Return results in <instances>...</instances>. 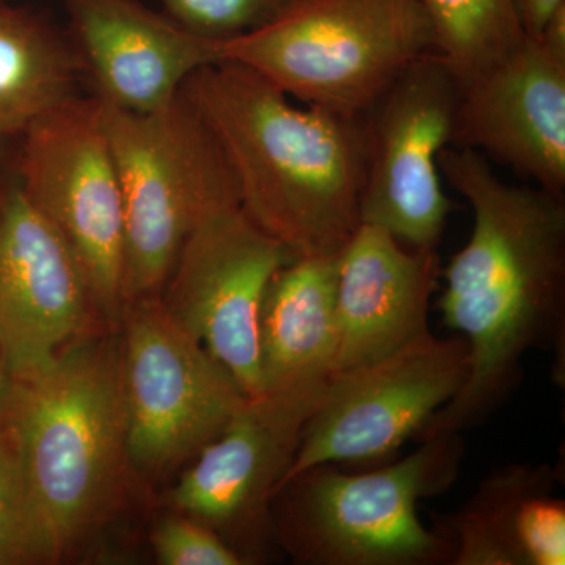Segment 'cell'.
<instances>
[{
  "instance_id": "6da1fadb",
  "label": "cell",
  "mask_w": 565,
  "mask_h": 565,
  "mask_svg": "<svg viewBox=\"0 0 565 565\" xmlns=\"http://www.w3.org/2000/svg\"><path fill=\"white\" fill-rule=\"evenodd\" d=\"M438 169L473 210V232L441 273L438 300L445 326L467 343L468 375L419 440L478 426L519 385L526 353L564 351V200L504 182L473 150L444 148Z\"/></svg>"
},
{
  "instance_id": "7a4b0ae2",
  "label": "cell",
  "mask_w": 565,
  "mask_h": 565,
  "mask_svg": "<svg viewBox=\"0 0 565 565\" xmlns=\"http://www.w3.org/2000/svg\"><path fill=\"white\" fill-rule=\"evenodd\" d=\"M182 93L222 145L245 215L294 258L341 255L362 225L363 118L300 109L226 61L196 71Z\"/></svg>"
},
{
  "instance_id": "3957f363",
  "label": "cell",
  "mask_w": 565,
  "mask_h": 565,
  "mask_svg": "<svg viewBox=\"0 0 565 565\" xmlns=\"http://www.w3.org/2000/svg\"><path fill=\"white\" fill-rule=\"evenodd\" d=\"M3 427L44 563H55L109 519L131 467L118 340L82 338L43 373L14 381Z\"/></svg>"
},
{
  "instance_id": "277c9868",
  "label": "cell",
  "mask_w": 565,
  "mask_h": 565,
  "mask_svg": "<svg viewBox=\"0 0 565 565\" xmlns=\"http://www.w3.org/2000/svg\"><path fill=\"white\" fill-rule=\"evenodd\" d=\"M379 470L345 473L316 465L275 493L277 544L305 565L451 564L452 542L419 520V501L445 493L460 473L462 434L423 438Z\"/></svg>"
},
{
  "instance_id": "5b68a950",
  "label": "cell",
  "mask_w": 565,
  "mask_h": 565,
  "mask_svg": "<svg viewBox=\"0 0 565 565\" xmlns=\"http://www.w3.org/2000/svg\"><path fill=\"white\" fill-rule=\"evenodd\" d=\"M120 180L125 214V302L161 296L189 234L241 207L222 145L184 93L136 114L98 99Z\"/></svg>"
},
{
  "instance_id": "8992f818",
  "label": "cell",
  "mask_w": 565,
  "mask_h": 565,
  "mask_svg": "<svg viewBox=\"0 0 565 565\" xmlns=\"http://www.w3.org/2000/svg\"><path fill=\"white\" fill-rule=\"evenodd\" d=\"M435 51L426 0H297L258 31L221 43L285 95L362 117L416 58Z\"/></svg>"
},
{
  "instance_id": "52a82bcc",
  "label": "cell",
  "mask_w": 565,
  "mask_h": 565,
  "mask_svg": "<svg viewBox=\"0 0 565 565\" xmlns=\"http://www.w3.org/2000/svg\"><path fill=\"white\" fill-rule=\"evenodd\" d=\"M120 321L129 460L140 471L162 473L199 455L248 396L159 297L129 303Z\"/></svg>"
},
{
  "instance_id": "ba28073f",
  "label": "cell",
  "mask_w": 565,
  "mask_h": 565,
  "mask_svg": "<svg viewBox=\"0 0 565 565\" xmlns=\"http://www.w3.org/2000/svg\"><path fill=\"white\" fill-rule=\"evenodd\" d=\"M18 184L54 226L109 322L125 311V214L117 167L95 95L41 117L21 136Z\"/></svg>"
},
{
  "instance_id": "9c48e42d",
  "label": "cell",
  "mask_w": 565,
  "mask_h": 565,
  "mask_svg": "<svg viewBox=\"0 0 565 565\" xmlns=\"http://www.w3.org/2000/svg\"><path fill=\"white\" fill-rule=\"evenodd\" d=\"M459 99L455 71L433 51L411 63L364 111L362 223L411 248H437L452 210L438 154L451 143Z\"/></svg>"
},
{
  "instance_id": "30bf717a",
  "label": "cell",
  "mask_w": 565,
  "mask_h": 565,
  "mask_svg": "<svg viewBox=\"0 0 565 565\" xmlns=\"http://www.w3.org/2000/svg\"><path fill=\"white\" fill-rule=\"evenodd\" d=\"M467 375V343L457 333H427L390 355L332 374L281 486L316 465L392 457L460 392Z\"/></svg>"
},
{
  "instance_id": "8fae6325",
  "label": "cell",
  "mask_w": 565,
  "mask_h": 565,
  "mask_svg": "<svg viewBox=\"0 0 565 565\" xmlns=\"http://www.w3.org/2000/svg\"><path fill=\"white\" fill-rule=\"evenodd\" d=\"M326 385L248 396L173 487L174 511L206 523L245 564L277 544L273 500Z\"/></svg>"
},
{
  "instance_id": "7c38bea8",
  "label": "cell",
  "mask_w": 565,
  "mask_h": 565,
  "mask_svg": "<svg viewBox=\"0 0 565 565\" xmlns=\"http://www.w3.org/2000/svg\"><path fill=\"white\" fill-rule=\"evenodd\" d=\"M292 259L241 207L218 212L189 234L159 296L174 321L232 373L247 396L263 393L264 294Z\"/></svg>"
},
{
  "instance_id": "4fadbf2b",
  "label": "cell",
  "mask_w": 565,
  "mask_h": 565,
  "mask_svg": "<svg viewBox=\"0 0 565 565\" xmlns=\"http://www.w3.org/2000/svg\"><path fill=\"white\" fill-rule=\"evenodd\" d=\"M93 315L76 256L14 182L0 196V355L14 381L47 370Z\"/></svg>"
},
{
  "instance_id": "5bb4252c",
  "label": "cell",
  "mask_w": 565,
  "mask_h": 565,
  "mask_svg": "<svg viewBox=\"0 0 565 565\" xmlns=\"http://www.w3.org/2000/svg\"><path fill=\"white\" fill-rule=\"evenodd\" d=\"M449 147L473 150L565 196V54L526 39L460 87Z\"/></svg>"
},
{
  "instance_id": "9a60e30c",
  "label": "cell",
  "mask_w": 565,
  "mask_h": 565,
  "mask_svg": "<svg viewBox=\"0 0 565 565\" xmlns=\"http://www.w3.org/2000/svg\"><path fill=\"white\" fill-rule=\"evenodd\" d=\"M70 36L95 96L147 114L180 96L196 71L221 62V43L202 39L140 0H61Z\"/></svg>"
},
{
  "instance_id": "2e32d148",
  "label": "cell",
  "mask_w": 565,
  "mask_h": 565,
  "mask_svg": "<svg viewBox=\"0 0 565 565\" xmlns=\"http://www.w3.org/2000/svg\"><path fill=\"white\" fill-rule=\"evenodd\" d=\"M441 263L437 248H407L362 223L340 256L334 373L374 362L430 333V300Z\"/></svg>"
},
{
  "instance_id": "e0dca14e",
  "label": "cell",
  "mask_w": 565,
  "mask_h": 565,
  "mask_svg": "<svg viewBox=\"0 0 565 565\" xmlns=\"http://www.w3.org/2000/svg\"><path fill=\"white\" fill-rule=\"evenodd\" d=\"M340 256L294 258L267 286L259 315L263 393L322 385L332 377Z\"/></svg>"
},
{
  "instance_id": "ac0fdd59",
  "label": "cell",
  "mask_w": 565,
  "mask_h": 565,
  "mask_svg": "<svg viewBox=\"0 0 565 565\" xmlns=\"http://www.w3.org/2000/svg\"><path fill=\"white\" fill-rule=\"evenodd\" d=\"M85 76L70 33L41 14L0 0V139L77 96Z\"/></svg>"
},
{
  "instance_id": "d6986e66",
  "label": "cell",
  "mask_w": 565,
  "mask_h": 565,
  "mask_svg": "<svg viewBox=\"0 0 565 565\" xmlns=\"http://www.w3.org/2000/svg\"><path fill=\"white\" fill-rule=\"evenodd\" d=\"M550 465L516 463L494 470L437 530L452 542V565H522L516 533L531 497L555 489Z\"/></svg>"
},
{
  "instance_id": "ffe728a7",
  "label": "cell",
  "mask_w": 565,
  "mask_h": 565,
  "mask_svg": "<svg viewBox=\"0 0 565 565\" xmlns=\"http://www.w3.org/2000/svg\"><path fill=\"white\" fill-rule=\"evenodd\" d=\"M435 51L455 71L460 87L503 61L526 39L512 0H426Z\"/></svg>"
},
{
  "instance_id": "44dd1931",
  "label": "cell",
  "mask_w": 565,
  "mask_h": 565,
  "mask_svg": "<svg viewBox=\"0 0 565 565\" xmlns=\"http://www.w3.org/2000/svg\"><path fill=\"white\" fill-rule=\"evenodd\" d=\"M297 0H162L163 9L182 28L202 39L223 43L264 28Z\"/></svg>"
},
{
  "instance_id": "7402d4cb",
  "label": "cell",
  "mask_w": 565,
  "mask_h": 565,
  "mask_svg": "<svg viewBox=\"0 0 565 565\" xmlns=\"http://www.w3.org/2000/svg\"><path fill=\"white\" fill-rule=\"evenodd\" d=\"M43 564L39 533L20 465L9 434L0 424V565Z\"/></svg>"
},
{
  "instance_id": "603a6c76",
  "label": "cell",
  "mask_w": 565,
  "mask_h": 565,
  "mask_svg": "<svg viewBox=\"0 0 565 565\" xmlns=\"http://www.w3.org/2000/svg\"><path fill=\"white\" fill-rule=\"evenodd\" d=\"M152 550L162 565L245 564L211 526L180 512L166 516L154 527Z\"/></svg>"
},
{
  "instance_id": "cb8c5ba5",
  "label": "cell",
  "mask_w": 565,
  "mask_h": 565,
  "mask_svg": "<svg viewBox=\"0 0 565 565\" xmlns=\"http://www.w3.org/2000/svg\"><path fill=\"white\" fill-rule=\"evenodd\" d=\"M522 565L565 564V504L545 490L527 500L516 533Z\"/></svg>"
},
{
  "instance_id": "d4e9b609",
  "label": "cell",
  "mask_w": 565,
  "mask_h": 565,
  "mask_svg": "<svg viewBox=\"0 0 565 565\" xmlns=\"http://www.w3.org/2000/svg\"><path fill=\"white\" fill-rule=\"evenodd\" d=\"M565 0H512L520 28L527 39H537L546 22Z\"/></svg>"
},
{
  "instance_id": "484cf974",
  "label": "cell",
  "mask_w": 565,
  "mask_h": 565,
  "mask_svg": "<svg viewBox=\"0 0 565 565\" xmlns=\"http://www.w3.org/2000/svg\"><path fill=\"white\" fill-rule=\"evenodd\" d=\"M14 379L10 374L9 367L0 355V424L6 422L9 414L11 397H13Z\"/></svg>"
}]
</instances>
